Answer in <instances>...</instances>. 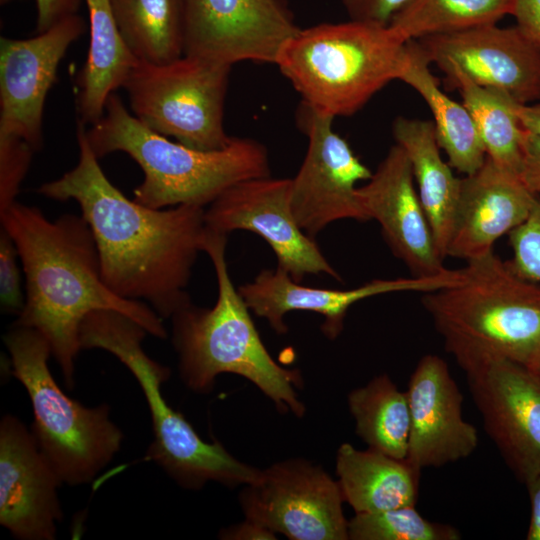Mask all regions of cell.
<instances>
[{
    "label": "cell",
    "instance_id": "6da1fadb",
    "mask_svg": "<svg viewBox=\"0 0 540 540\" xmlns=\"http://www.w3.org/2000/svg\"><path fill=\"white\" fill-rule=\"evenodd\" d=\"M85 129L79 121L77 165L37 192L79 204L95 239L102 279L112 292L148 304L162 319L171 318L191 303L187 287L203 251L205 208L154 209L128 199L104 174Z\"/></svg>",
    "mask_w": 540,
    "mask_h": 540
},
{
    "label": "cell",
    "instance_id": "7a4b0ae2",
    "mask_svg": "<svg viewBox=\"0 0 540 540\" xmlns=\"http://www.w3.org/2000/svg\"><path fill=\"white\" fill-rule=\"evenodd\" d=\"M0 220L25 275V302L14 325L35 329L47 339L69 388L82 350L80 327L89 313L118 311L148 334L167 337L162 318L148 304L122 298L105 285L93 233L81 215L66 213L52 221L39 208L16 201Z\"/></svg>",
    "mask_w": 540,
    "mask_h": 540
},
{
    "label": "cell",
    "instance_id": "3957f363",
    "mask_svg": "<svg viewBox=\"0 0 540 540\" xmlns=\"http://www.w3.org/2000/svg\"><path fill=\"white\" fill-rule=\"evenodd\" d=\"M226 245L227 234L206 227L203 251L216 274L215 305L203 308L191 302L170 318L180 377L194 392L208 393L219 374H237L255 384L277 408L302 417L305 407L296 393L303 383L301 373L281 367L264 346L230 277Z\"/></svg>",
    "mask_w": 540,
    "mask_h": 540
},
{
    "label": "cell",
    "instance_id": "277c9868",
    "mask_svg": "<svg viewBox=\"0 0 540 540\" xmlns=\"http://www.w3.org/2000/svg\"><path fill=\"white\" fill-rule=\"evenodd\" d=\"M98 159L121 151L144 173L134 189V200L162 209L182 204L204 207L241 181L270 176L266 148L248 138L233 137L219 150H199L173 142L145 127L111 93L103 116L85 129Z\"/></svg>",
    "mask_w": 540,
    "mask_h": 540
},
{
    "label": "cell",
    "instance_id": "5b68a950",
    "mask_svg": "<svg viewBox=\"0 0 540 540\" xmlns=\"http://www.w3.org/2000/svg\"><path fill=\"white\" fill-rule=\"evenodd\" d=\"M459 282L421 302L460 365L498 357L532 369L540 356V282L520 276L494 251L466 261Z\"/></svg>",
    "mask_w": 540,
    "mask_h": 540
},
{
    "label": "cell",
    "instance_id": "8992f818",
    "mask_svg": "<svg viewBox=\"0 0 540 540\" xmlns=\"http://www.w3.org/2000/svg\"><path fill=\"white\" fill-rule=\"evenodd\" d=\"M408 62L407 42L389 25L349 20L300 29L275 64L303 104L330 117L351 116Z\"/></svg>",
    "mask_w": 540,
    "mask_h": 540
},
{
    "label": "cell",
    "instance_id": "52a82bcc",
    "mask_svg": "<svg viewBox=\"0 0 540 540\" xmlns=\"http://www.w3.org/2000/svg\"><path fill=\"white\" fill-rule=\"evenodd\" d=\"M147 333L134 319L114 310L93 311L80 327L81 348L113 354L143 391L154 433L145 460L156 463L185 489H200L210 481L229 487L255 482L262 470L239 461L219 442L204 441L185 417L168 405L161 386L170 370L145 353L142 342Z\"/></svg>",
    "mask_w": 540,
    "mask_h": 540
},
{
    "label": "cell",
    "instance_id": "ba28073f",
    "mask_svg": "<svg viewBox=\"0 0 540 540\" xmlns=\"http://www.w3.org/2000/svg\"><path fill=\"white\" fill-rule=\"evenodd\" d=\"M12 375L30 398L31 432L62 484L91 482L119 451L123 433L110 419V407L83 406L67 396L48 366L51 348L37 330L14 325L4 335Z\"/></svg>",
    "mask_w": 540,
    "mask_h": 540
},
{
    "label": "cell",
    "instance_id": "9c48e42d",
    "mask_svg": "<svg viewBox=\"0 0 540 540\" xmlns=\"http://www.w3.org/2000/svg\"><path fill=\"white\" fill-rule=\"evenodd\" d=\"M231 65L183 55L163 64L137 60L122 88L132 115L145 127L199 150L232 140L224 129Z\"/></svg>",
    "mask_w": 540,
    "mask_h": 540
},
{
    "label": "cell",
    "instance_id": "30bf717a",
    "mask_svg": "<svg viewBox=\"0 0 540 540\" xmlns=\"http://www.w3.org/2000/svg\"><path fill=\"white\" fill-rule=\"evenodd\" d=\"M343 501L338 482L303 459L273 464L240 493L245 519L292 540L349 539Z\"/></svg>",
    "mask_w": 540,
    "mask_h": 540
},
{
    "label": "cell",
    "instance_id": "8fae6325",
    "mask_svg": "<svg viewBox=\"0 0 540 540\" xmlns=\"http://www.w3.org/2000/svg\"><path fill=\"white\" fill-rule=\"evenodd\" d=\"M486 433L516 478L540 473V378L530 368L498 357L459 365Z\"/></svg>",
    "mask_w": 540,
    "mask_h": 540
},
{
    "label": "cell",
    "instance_id": "7c38bea8",
    "mask_svg": "<svg viewBox=\"0 0 540 540\" xmlns=\"http://www.w3.org/2000/svg\"><path fill=\"white\" fill-rule=\"evenodd\" d=\"M302 124L308 137L305 158L291 179L290 204L300 228L315 238L329 224L354 219L370 221L356 184L367 181L371 170L333 129V117L304 105Z\"/></svg>",
    "mask_w": 540,
    "mask_h": 540
},
{
    "label": "cell",
    "instance_id": "4fadbf2b",
    "mask_svg": "<svg viewBox=\"0 0 540 540\" xmlns=\"http://www.w3.org/2000/svg\"><path fill=\"white\" fill-rule=\"evenodd\" d=\"M291 179L270 176L234 184L205 209L208 229L228 234H258L272 248L278 266L301 283L306 275L327 274L341 280L313 238L296 222L290 204Z\"/></svg>",
    "mask_w": 540,
    "mask_h": 540
},
{
    "label": "cell",
    "instance_id": "5bb4252c",
    "mask_svg": "<svg viewBox=\"0 0 540 540\" xmlns=\"http://www.w3.org/2000/svg\"><path fill=\"white\" fill-rule=\"evenodd\" d=\"M184 55L274 63L299 30L283 0H183Z\"/></svg>",
    "mask_w": 540,
    "mask_h": 540
},
{
    "label": "cell",
    "instance_id": "9a60e30c",
    "mask_svg": "<svg viewBox=\"0 0 540 540\" xmlns=\"http://www.w3.org/2000/svg\"><path fill=\"white\" fill-rule=\"evenodd\" d=\"M85 28L78 14L28 39H0V136L17 137L34 151L43 145L46 96L70 45Z\"/></svg>",
    "mask_w": 540,
    "mask_h": 540
},
{
    "label": "cell",
    "instance_id": "2e32d148",
    "mask_svg": "<svg viewBox=\"0 0 540 540\" xmlns=\"http://www.w3.org/2000/svg\"><path fill=\"white\" fill-rule=\"evenodd\" d=\"M416 41L439 69L455 67L519 104L540 100V49L517 25L489 24Z\"/></svg>",
    "mask_w": 540,
    "mask_h": 540
},
{
    "label": "cell",
    "instance_id": "e0dca14e",
    "mask_svg": "<svg viewBox=\"0 0 540 540\" xmlns=\"http://www.w3.org/2000/svg\"><path fill=\"white\" fill-rule=\"evenodd\" d=\"M61 481L31 432L13 415L0 422V524L19 540H54Z\"/></svg>",
    "mask_w": 540,
    "mask_h": 540
},
{
    "label": "cell",
    "instance_id": "ac0fdd59",
    "mask_svg": "<svg viewBox=\"0 0 540 540\" xmlns=\"http://www.w3.org/2000/svg\"><path fill=\"white\" fill-rule=\"evenodd\" d=\"M461 279L460 269H446L430 277L374 279L348 290L324 289L302 285L277 267L262 270L252 282L238 287L246 305L255 315L267 320L278 333L288 330L284 316L291 311H311L324 317L321 329L328 338H336L343 329L349 308L372 296L397 293H426L451 286Z\"/></svg>",
    "mask_w": 540,
    "mask_h": 540
},
{
    "label": "cell",
    "instance_id": "d6986e66",
    "mask_svg": "<svg viewBox=\"0 0 540 540\" xmlns=\"http://www.w3.org/2000/svg\"><path fill=\"white\" fill-rule=\"evenodd\" d=\"M406 395L410 412L406 460L413 467L438 468L476 450L477 429L464 419L462 393L441 357L427 354L418 361Z\"/></svg>",
    "mask_w": 540,
    "mask_h": 540
},
{
    "label": "cell",
    "instance_id": "ffe728a7",
    "mask_svg": "<svg viewBox=\"0 0 540 540\" xmlns=\"http://www.w3.org/2000/svg\"><path fill=\"white\" fill-rule=\"evenodd\" d=\"M370 220H376L393 254L414 277L444 272L443 258L421 203L410 161L397 144L366 184L357 188Z\"/></svg>",
    "mask_w": 540,
    "mask_h": 540
},
{
    "label": "cell",
    "instance_id": "44dd1931",
    "mask_svg": "<svg viewBox=\"0 0 540 540\" xmlns=\"http://www.w3.org/2000/svg\"><path fill=\"white\" fill-rule=\"evenodd\" d=\"M535 199L519 176L486 156L479 169L461 178L447 257L469 261L493 252L501 236L527 219Z\"/></svg>",
    "mask_w": 540,
    "mask_h": 540
},
{
    "label": "cell",
    "instance_id": "7402d4cb",
    "mask_svg": "<svg viewBox=\"0 0 540 540\" xmlns=\"http://www.w3.org/2000/svg\"><path fill=\"white\" fill-rule=\"evenodd\" d=\"M396 144L406 153L416 188L443 259L447 257L461 178L441 156L431 121L399 116L392 125Z\"/></svg>",
    "mask_w": 540,
    "mask_h": 540
},
{
    "label": "cell",
    "instance_id": "603a6c76",
    "mask_svg": "<svg viewBox=\"0 0 540 540\" xmlns=\"http://www.w3.org/2000/svg\"><path fill=\"white\" fill-rule=\"evenodd\" d=\"M420 472L406 459L370 448L362 451L344 443L337 452V482L343 500L355 513L415 505Z\"/></svg>",
    "mask_w": 540,
    "mask_h": 540
},
{
    "label": "cell",
    "instance_id": "cb8c5ba5",
    "mask_svg": "<svg viewBox=\"0 0 540 540\" xmlns=\"http://www.w3.org/2000/svg\"><path fill=\"white\" fill-rule=\"evenodd\" d=\"M407 49L408 62L399 80L412 87L428 105L438 144L451 167L464 175L475 172L483 165L486 151L472 115L463 103L440 89L419 43L410 40Z\"/></svg>",
    "mask_w": 540,
    "mask_h": 540
},
{
    "label": "cell",
    "instance_id": "d4e9b609",
    "mask_svg": "<svg viewBox=\"0 0 540 540\" xmlns=\"http://www.w3.org/2000/svg\"><path fill=\"white\" fill-rule=\"evenodd\" d=\"M90 42L79 74L77 108L83 124L96 123L104 114L109 95L122 87L137 59L124 44L110 0H85Z\"/></svg>",
    "mask_w": 540,
    "mask_h": 540
},
{
    "label": "cell",
    "instance_id": "484cf974",
    "mask_svg": "<svg viewBox=\"0 0 540 540\" xmlns=\"http://www.w3.org/2000/svg\"><path fill=\"white\" fill-rule=\"evenodd\" d=\"M447 85L456 88L473 117L486 156L503 170L520 177L523 128L516 112L517 102L499 90L483 87L459 69H440Z\"/></svg>",
    "mask_w": 540,
    "mask_h": 540
},
{
    "label": "cell",
    "instance_id": "4316f807",
    "mask_svg": "<svg viewBox=\"0 0 540 540\" xmlns=\"http://www.w3.org/2000/svg\"><path fill=\"white\" fill-rule=\"evenodd\" d=\"M119 34L139 61L163 64L184 55L183 0H110Z\"/></svg>",
    "mask_w": 540,
    "mask_h": 540
},
{
    "label": "cell",
    "instance_id": "83f0119b",
    "mask_svg": "<svg viewBox=\"0 0 540 540\" xmlns=\"http://www.w3.org/2000/svg\"><path fill=\"white\" fill-rule=\"evenodd\" d=\"M356 434L370 449L406 459L410 435V412L406 391L386 374L374 377L348 395Z\"/></svg>",
    "mask_w": 540,
    "mask_h": 540
},
{
    "label": "cell",
    "instance_id": "f1b7e54d",
    "mask_svg": "<svg viewBox=\"0 0 540 540\" xmlns=\"http://www.w3.org/2000/svg\"><path fill=\"white\" fill-rule=\"evenodd\" d=\"M513 7L514 0H410L389 26L408 42L497 24Z\"/></svg>",
    "mask_w": 540,
    "mask_h": 540
},
{
    "label": "cell",
    "instance_id": "f546056e",
    "mask_svg": "<svg viewBox=\"0 0 540 540\" xmlns=\"http://www.w3.org/2000/svg\"><path fill=\"white\" fill-rule=\"evenodd\" d=\"M350 540H459L453 526L424 518L415 505L355 513L348 521Z\"/></svg>",
    "mask_w": 540,
    "mask_h": 540
},
{
    "label": "cell",
    "instance_id": "4dcf8cb0",
    "mask_svg": "<svg viewBox=\"0 0 540 540\" xmlns=\"http://www.w3.org/2000/svg\"><path fill=\"white\" fill-rule=\"evenodd\" d=\"M513 269L523 278L540 282V194L527 219L509 234Z\"/></svg>",
    "mask_w": 540,
    "mask_h": 540
},
{
    "label": "cell",
    "instance_id": "1f68e13d",
    "mask_svg": "<svg viewBox=\"0 0 540 540\" xmlns=\"http://www.w3.org/2000/svg\"><path fill=\"white\" fill-rule=\"evenodd\" d=\"M34 152L20 138L0 136V215L16 202Z\"/></svg>",
    "mask_w": 540,
    "mask_h": 540
},
{
    "label": "cell",
    "instance_id": "d6a6232c",
    "mask_svg": "<svg viewBox=\"0 0 540 540\" xmlns=\"http://www.w3.org/2000/svg\"><path fill=\"white\" fill-rule=\"evenodd\" d=\"M19 253L9 233L0 231V301L4 312L19 314L24 306L25 294L21 288V275L17 259Z\"/></svg>",
    "mask_w": 540,
    "mask_h": 540
},
{
    "label": "cell",
    "instance_id": "836d02e7",
    "mask_svg": "<svg viewBox=\"0 0 540 540\" xmlns=\"http://www.w3.org/2000/svg\"><path fill=\"white\" fill-rule=\"evenodd\" d=\"M350 20L388 26L410 0H341Z\"/></svg>",
    "mask_w": 540,
    "mask_h": 540
},
{
    "label": "cell",
    "instance_id": "e575fe53",
    "mask_svg": "<svg viewBox=\"0 0 540 540\" xmlns=\"http://www.w3.org/2000/svg\"><path fill=\"white\" fill-rule=\"evenodd\" d=\"M520 179L534 195L540 194V137L524 130Z\"/></svg>",
    "mask_w": 540,
    "mask_h": 540
},
{
    "label": "cell",
    "instance_id": "d590c367",
    "mask_svg": "<svg viewBox=\"0 0 540 540\" xmlns=\"http://www.w3.org/2000/svg\"><path fill=\"white\" fill-rule=\"evenodd\" d=\"M82 0H36V32L42 33L62 19L77 14Z\"/></svg>",
    "mask_w": 540,
    "mask_h": 540
},
{
    "label": "cell",
    "instance_id": "8d00e7d4",
    "mask_svg": "<svg viewBox=\"0 0 540 540\" xmlns=\"http://www.w3.org/2000/svg\"><path fill=\"white\" fill-rule=\"evenodd\" d=\"M512 15L520 30L540 49V0H514Z\"/></svg>",
    "mask_w": 540,
    "mask_h": 540
},
{
    "label": "cell",
    "instance_id": "74e56055",
    "mask_svg": "<svg viewBox=\"0 0 540 540\" xmlns=\"http://www.w3.org/2000/svg\"><path fill=\"white\" fill-rule=\"evenodd\" d=\"M219 537L229 540L276 539L274 532L247 519L242 523L222 529Z\"/></svg>",
    "mask_w": 540,
    "mask_h": 540
},
{
    "label": "cell",
    "instance_id": "f35d334b",
    "mask_svg": "<svg viewBox=\"0 0 540 540\" xmlns=\"http://www.w3.org/2000/svg\"><path fill=\"white\" fill-rule=\"evenodd\" d=\"M525 485L527 487L531 505L530 522L526 533V539L540 540V473L529 480Z\"/></svg>",
    "mask_w": 540,
    "mask_h": 540
},
{
    "label": "cell",
    "instance_id": "ab89813d",
    "mask_svg": "<svg viewBox=\"0 0 540 540\" xmlns=\"http://www.w3.org/2000/svg\"><path fill=\"white\" fill-rule=\"evenodd\" d=\"M516 112L523 130L540 137V103H517Z\"/></svg>",
    "mask_w": 540,
    "mask_h": 540
},
{
    "label": "cell",
    "instance_id": "60d3db41",
    "mask_svg": "<svg viewBox=\"0 0 540 540\" xmlns=\"http://www.w3.org/2000/svg\"><path fill=\"white\" fill-rule=\"evenodd\" d=\"M531 370H533L540 378V356H539L535 366Z\"/></svg>",
    "mask_w": 540,
    "mask_h": 540
},
{
    "label": "cell",
    "instance_id": "b9f144b4",
    "mask_svg": "<svg viewBox=\"0 0 540 540\" xmlns=\"http://www.w3.org/2000/svg\"><path fill=\"white\" fill-rule=\"evenodd\" d=\"M11 0H0V3L1 5H5L7 4L8 2H10Z\"/></svg>",
    "mask_w": 540,
    "mask_h": 540
}]
</instances>
